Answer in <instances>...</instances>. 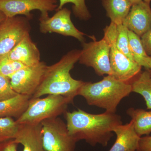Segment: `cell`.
Wrapping results in <instances>:
<instances>
[{
    "instance_id": "d4e9b609",
    "label": "cell",
    "mask_w": 151,
    "mask_h": 151,
    "mask_svg": "<svg viewBox=\"0 0 151 151\" xmlns=\"http://www.w3.org/2000/svg\"><path fill=\"white\" fill-rule=\"evenodd\" d=\"M18 94L11 87L9 78L0 75V101L10 99Z\"/></svg>"
},
{
    "instance_id": "484cf974",
    "label": "cell",
    "mask_w": 151,
    "mask_h": 151,
    "mask_svg": "<svg viewBox=\"0 0 151 151\" xmlns=\"http://www.w3.org/2000/svg\"><path fill=\"white\" fill-rule=\"evenodd\" d=\"M141 41L147 54L151 55V29L141 37Z\"/></svg>"
},
{
    "instance_id": "603a6c76",
    "label": "cell",
    "mask_w": 151,
    "mask_h": 151,
    "mask_svg": "<svg viewBox=\"0 0 151 151\" xmlns=\"http://www.w3.org/2000/svg\"><path fill=\"white\" fill-rule=\"evenodd\" d=\"M59 4L56 11L61 9L63 6L68 3L73 4L72 10L76 17L81 20H87L91 17V14L85 4V0H59Z\"/></svg>"
},
{
    "instance_id": "7c38bea8",
    "label": "cell",
    "mask_w": 151,
    "mask_h": 151,
    "mask_svg": "<svg viewBox=\"0 0 151 151\" xmlns=\"http://www.w3.org/2000/svg\"><path fill=\"white\" fill-rule=\"evenodd\" d=\"M123 24L133 32L142 36L151 29L150 4L142 1L133 5Z\"/></svg>"
},
{
    "instance_id": "83f0119b",
    "label": "cell",
    "mask_w": 151,
    "mask_h": 151,
    "mask_svg": "<svg viewBox=\"0 0 151 151\" xmlns=\"http://www.w3.org/2000/svg\"><path fill=\"white\" fill-rule=\"evenodd\" d=\"M18 145L13 139L10 140L0 144V151H17Z\"/></svg>"
},
{
    "instance_id": "6da1fadb",
    "label": "cell",
    "mask_w": 151,
    "mask_h": 151,
    "mask_svg": "<svg viewBox=\"0 0 151 151\" xmlns=\"http://www.w3.org/2000/svg\"><path fill=\"white\" fill-rule=\"evenodd\" d=\"M64 114L69 134L77 142L84 140L92 147H106L113 137V129L123 124L122 117L116 113L91 114L78 109Z\"/></svg>"
},
{
    "instance_id": "4fadbf2b",
    "label": "cell",
    "mask_w": 151,
    "mask_h": 151,
    "mask_svg": "<svg viewBox=\"0 0 151 151\" xmlns=\"http://www.w3.org/2000/svg\"><path fill=\"white\" fill-rule=\"evenodd\" d=\"M4 55L25 66L36 65L41 61L40 52L30 33L25 36L16 46Z\"/></svg>"
},
{
    "instance_id": "277c9868",
    "label": "cell",
    "mask_w": 151,
    "mask_h": 151,
    "mask_svg": "<svg viewBox=\"0 0 151 151\" xmlns=\"http://www.w3.org/2000/svg\"><path fill=\"white\" fill-rule=\"evenodd\" d=\"M73 100L69 97L55 94H49L45 98L31 97L26 110L16 121L19 124H41L45 120L64 114L68 106Z\"/></svg>"
},
{
    "instance_id": "3957f363",
    "label": "cell",
    "mask_w": 151,
    "mask_h": 151,
    "mask_svg": "<svg viewBox=\"0 0 151 151\" xmlns=\"http://www.w3.org/2000/svg\"><path fill=\"white\" fill-rule=\"evenodd\" d=\"M131 92L132 87L129 82L120 81L112 75H108L97 82H84L78 95L84 97L89 105L103 108L108 113H116L119 103Z\"/></svg>"
},
{
    "instance_id": "cb8c5ba5",
    "label": "cell",
    "mask_w": 151,
    "mask_h": 151,
    "mask_svg": "<svg viewBox=\"0 0 151 151\" xmlns=\"http://www.w3.org/2000/svg\"><path fill=\"white\" fill-rule=\"evenodd\" d=\"M21 63L12 60L5 55L0 57V75L10 78L14 73L25 67Z\"/></svg>"
},
{
    "instance_id": "ffe728a7",
    "label": "cell",
    "mask_w": 151,
    "mask_h": 151,
    "mask_svg": "<svg viewBox=\"0 0 151 151\" xmlns=\"http://www.w3.org/2000/svg\"><path fill=\"white\" fill-rule=\"evenodd\" d=\"M128 36L130 50L134 60L142 67L147 69V59L149 55L147 54L144 49L141 37L129 29H128Z\"/></svg>"
},
{
    "instance_id": "8992f818",
    "label": "cell",
    "mask_w": 151,
    "mask_h": 151,
    "mask_svg": "<svg viewBox=\"0 0 151 151\" xmlns=\"http://www.w3.org/2000/svg\"><path fill=\"white\" fill-rule=\"evenodd\" d=\"M43 147L46 151H74L77 141L70 136L66 124L59 117L41 123Z\"/></svg>"
},
{
    "instance_id": "2e32d148",
    "label": "cell",
    "mask_w": 151,
    "mask_h": 151,
    "mask_svg": "<svg viewBox=\"0 0 151 151\" xmlns=\"http://www.w3.org/2000/svg\"><path fill=\"white\" fill-rule=\"evenodd\" d=\"M31 96L18 94L15 97L0 101V118H19L28 105Z\"/></svg>"
},
{
    "instance_id": "4316f807",
    "label": "cell",
    "mask_w": 151,
    "mask_h": 151,
    "mask_svg": "<svg viewBox=\"0 0 151 151\" xmlns=\"http://www.w3.org/2000/svg\"><path fill=\"white\" fill-rule=\"evenodd\" d=\"M137 151H151V136L141 137Z\"/></svg>"
},
{
    "instance_id": "d6986e66",
    "label": "cell",
    "mask_w": 151,
    "mask_h": 151,
    "mask_svg": "<svg viewBox=\"0 0 151 151\" xmlns=\"http://www.w3.org/2000/svg\"><path fill=\"white\" fill-rule=\"evenodd\" d=\"M132 92L140 94L146 102L147 110H151V75L147 70L141 71L129 82Z\"/></svg>"
},
{
    "instance_id": "4dcf8cb0",
    "label": "cell",
    "mask_w": 151,
    "mask_h": 151,
    "mask_svg": "<svg viewBox=\"0 0 151 151\" xmlns=\"http://www.w3.org/2000/svg\"><path fill=\"white\" fill-rule=\"evenodd\" d=\"M129 1L133 5L136 4L141 2L143 0H129Z\"/></svg>"
},
{
    "instance_id": "8fae6325",
    "label": "cell",
    "mask_w": 151,
    "mask_h": 151,
    "mask_svg": "<svg viewBox=\"0 0 151 151\" xmlns=\"http://www.w3.org/2000/svg\"><path fill=\"white\" fill-rule=\"evenodd\" d=\"M71 12L66 8L56 11V13L49 16H40L39 19L40 31L42 34L55 32L75 38L83 43L85 41L84 33L78 30L71 21Z\"/></svg>"
},
{
    "instance_id": "f1b7e54d",
    "label": "cell",
    "mask_w": 151,
    "mask_h": 151,
    "mask_svg": "<svg viewBox=\"0 0 151 151\" xmlns=\"http://www.w3.org/2000/svg\"><path fill=\"white\" fill-rule=\"evenodd\" d=\"M147 68L145 70H147L151 75V55L149 56L147 58Z\"/></svg>"
},
{
    "instance_id": "9c48e42d",
    "label": "cell",
    "mask_w": 151,
    "mask_h": 151,
    "mask_svg": "<svg viewBox=\"0 0 151 151\" xmlns=\"http://www.w3.org/2000/svg\"><path fill=\"white\" fill-rule=\"evenodd\" d=\"M57 2V0H0V10L6 17L22 15L31 20L32 11L37 10L40 16H48L49 12L56 11Z\"/></svg>"
},
{
    "instance_id": "ac0fdd59",
    "label": "cell",
    "mask_w": 151,
    "mask_h": 151,
    "mask_svg": "<svg viewBox=\"0 0 151 151\" xmlns=\"http://www.w3.org/2000/svg\"><path fill=\"white\" fill-rule=\"evenodd\" d=\"M132 119L135 132L138 136H149L151 133V111L131 108L127 111Z\"/></svg>"
},
{
    "instance_id": "52a82bcc",
    "label": "cell",
    "mask_w": 151,
    "mask_h": 151,
    "mask_svg": "<svg viewBox=\"0 0 151 151\" xmlns=\"http://www.w3.org/2000/svg\"><path fill=\"white\" fill-rule=\"evenodd\" d=\"M82 44L79 63L92 68L100 76L113 75L110 63V45L105 38Z\"/></svg>"
},
{
    "instance_id": "ba28073f",
    "label": "cell",
    "mask_w": 151,
    "mask_h": 151,
    "mask_svg": "<svg viewBox=\"0 0 151 151\" xmlns=\"http://www.w3.org/2000/svg\"><path fill=\"white\" fill-rule=\"evenodd\" d=\"M30 20L24 16L7 17L0 24V57L7 54L30 33Z\"/></svg>"
},
{
    "instance_id": "5b68a950",
    "label": "cell",
    "mask_w": 151,
    "mask_h": 151,
    "mask_svg": "<svg viewBox=\"0 0 151 151\" xmlns=\"http://www.w3.org/2000/svg\"><path fill=\"white\" fill-rule=\"evenodd\" d=\"M117 25L111 22L104 29V37L110 45V63L113 76L120 81L130 82L141 71L142 66L128 58L117 48Z\"/></svg>"
},
{
    "instance_id": "7402d4cb",
    "label": "cell",
    "mask_w": 151,
    "mask_h": 151,
    "mask_svg": "<svg viewBox=\"0 0 151 151\" xmlns=\"http://www.w3.org/2000/svg\"><path fill=\"white\" fill-rule=\"evenodd\" d=\"M117 48L129 59L134 60L129 46L128 28L123 24L117 25L116 38Z\"/></svg>"
},
{
    "instance_id": "44dd1931",
    "label": "cell",
    "mask_w": 151,
    "mask_h": 151,
    "mask_svg": "<svg viewBox=\"0 0 151 151\" xmlns=\"http://www.w3.org/2000/svg\"><path fill=\"white\" fill-rule=\"evenodd\" d=\"M19 127L12 118H0V144L14 139Z\"/></svg>"
},
{
    "instance_id": "f546056e",
    "label": "cell",
    "mask_w": 151,
    "mask_h": 151,
    "mask_svg": "<svg viewBox=\"0 0 151 151\" xmlns=\"http://www.w3.org/2000/svg\"><path fill=\"white\" fill-rule=\"evenodd\" d=\"M6 18L5 14L1 11L0 10V24L4 21Z\"/></svg>"
},
{
    "instance_id": "9a60e30c",
    "label": "cell",
    "mask_w": 151,
    "mask_h": 151,
    "mask_svg": "<svg viewBox=\"0 0 151 151\" xmlns=\"http://www.w3.org/2000/svg\"><path fill=\"white\" fill-rule=\"evenodd\" d=\"M116 142L109 151H137L141 137L135 132L133 122L120 124L113 129Z\"/></svg>"
},
{
    "instance_id": "1f68e13d",
    "label": "cell",
    "mask_w": 151,
    "mask_h": 151,
    "mask_svg": "<svg viewBox=\"0 0 151 151\" xmlns=\"http://www.w3.org/2000/svg\"><path fill=\"white\" fill-rule=\"evenodd\" d=\"M143 1H144L146 3H147L150 4L151 1V0H143Z\"/></svg>"
},
{
    "instance_id": "7a4b0ae2",
    "label": "cell",
    "mask_w": 151,
    "mask_h": 151,
    "mask_svg": "<svg viewBox=\"0 0 151 151\" xmlns=\"http://www.w3.org/2000/svg\"><path fill=\"white\" fill-rule=\"evenodd\" d=\"M81 50H73L61 58L58 62L47 66L42 81L33 98L49 94L62 95L74 99L84 81L72 78L70 70L78 61Z\"/></svg>"
},
{
    "instance_id": "5bb4252c",
    "label": "cell",
    "mask_w": 151,
    "mask_h": 151,
    "mask_svg": "<svg viewBox=\"0 0 151 151\" xmlns=\"http://www.w3.org/2000/svg\"><path fill=\"white\" fill-rule=\"evenodd\" d=\"M19 125L18 131L13 140L23 146L22 151H46L43 147L41 124Z\"/></svg>"
},
{
    "instance_id": "30bf717a",
    "label": "cell",
    "mask_w": 151,
    "mask_h": 151,
    "mask_svg": "<svg viewBox=\"0 0 151 151\" xmlns=\"http://www.w3.org/2000/svg\"><path fill=\"white\" fill-rule=\"evenodd\" d=\"M48 65L43 61L31 66H25L10 78L11 87L18 94L32 97L43 78Z\"/></svg>"
},
{
    "instance_id": "e0dca14e",
    "label": "cell",
    "mask_w": 151,
    "mask_h": 151,
    "mask_svg": "<svg viewBox=\"0 0 151 151\" xmlns=\"http://www.w3.org/2000/svg\"><path fill=\"white\" fill-rule=\"evenodd\" d=\"M102 1L111 22L116 25L123 24L132 6L129 0H102Z\"/></svg>"
}]
</instances>
